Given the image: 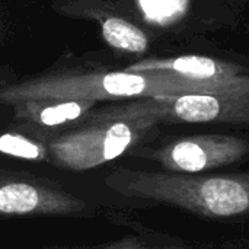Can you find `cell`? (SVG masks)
I'll list each match as a JSON object with an SVG mask.
<instances>
[{
    "label": "cell",
    "instance_id": "8fae6325",
    "mask_svg": "<svg viewBox=\"0 0 249 249\" xmlns=\"http://www.w3.org/2000/svg\"><path fill=\"white\" fill-rule=\"evenodd\" d=\"M0 152L22 158V159H29V160H36L41 159L44 152L42 149L32 143L31 140L18 136V134H3L0 136Z\"/></svg>",
    "mask_w": 249,
    "mask_h": 249
},
{
    "label": "cell",
    "instance_id": "ba28073f",
    "mask_svg": "<svg viewBox=\"0 0 249 249\" xmlns=\"http://www.w3.org/2000/svg\"><path fill=\"white\" fill-rule=\"evenodd\" d=\"M102 35L115 48L142 53L147 48V36L146 34L121 18H108L102 23Z\"/></svg>",
    "mask_w": 249,
    "mask_h": 249
},
{
    "label": "cell",
    "instance_id": "7a4b0ae2",
    "mask_svg": "<svg viewBox=\"0 0 249 249\" xmlns=\"http://www.w3.org/2000/svg\"><path fill=\"white\" fill-rule=\"evenodd\" d=\"M249 88V76L242 74L225 82H191L174 73L163 70H127L107 73L102 76H89L79 79L47 80L23 90L15 92V96L32 98H165L188 93L226 92Z\"/></svg>",
    "mask_w": 249,
    "mask_h": 249
},
{
    "label": "cell",
    "instance_id": "5b68a950",
    "mask_svg": "<svg viewBox=\"0 0 249 249\" xmlns=\"http://www.w3.org/2000/svg\"><path fill=\"white\" fill-rule=\"evenodd\" d=\"M86 209L83 200L60 187L25 179H0V216H70Z\"/></svg>",
    "mask_w": 249,
    "mask_h": 249
},
{
    "label": "cell",
    "instance_id": "3957f363",
    "mask_svg": "<svg viewBox=\"0 0 249 249\" xmlns=\"http://www.w3.org/2000/svg\"><path fill=\"white\" fill-rule=\"evenodd\" d=\"M163 117L160 99L146 98L111 112L98 127L55 140L51 144V153L67 169H92L125 153L162 123Z\"/></svg>",
    "mask_w": 249,
    "mask_h": 249
},
{
    "label": "cell",
    "instance_id": "4fadbf2b",
    "mask_svg": "<svg viewBox=\"0 0 249 249\" xmlns=\"http://www.w3.org/2000/svg\"><path fill=\"white\" fill-rule=\"evenodd\" d=\"M158 249H194L190 248V247H185V245H181V244H166V245H162Z\"/></svg>",
    "mask_w": 249,
    "mask_h": 249
},
{
    "label": "cell",
    "instance_id": "277c9868",
    "mask_svg": "<svg viewBox=\"0 0 249 249\" xmlns=\"http://www.w3.org/2000/svg\"><path fill=\"white\" fill-rule=\"evenodd\" d=\"M249 146L239 137L200 134L171 142L153 153V159L168 172L200 174L241 160Z\"/></svg>",
    "mask_w": 249,
    "mask_h": 249
},
{
    "label": "cell",
    "instance_id": "8992f818",
    "mask_svg": "<svg viewBox=\"0 0 249 249\" xmlns=\"http://www.w3.org/2000/svg\"><path fill=\"white\" fill-rule=\"evenodd\" d=\"M163 121L249 124V88L159 98Z\"/></svg>",
    "mask_w": 249,
    "mask_h": 249
},
{
    "label": "cell",
    "instance_id": "30bf717a",
    "mask_svg": "<svg viewBox=\"0 0 249 249\" xmlns=\"http://www.w3.org/2000/svg\"><path fill=\"white\" fill-rule=\"evenodd\" d=\"M139 3L147 19L163 23L179 16L187 0H139Z\"/></svg>",
    "mask_w": 249,
    "mask_h": 249
},
{
    "label": "cell",
    "instance_id": "7c38bea8",
    "mask_svg": "<svg viewBox=\"0 0 249 249\" xmlns=\"http://www.w3.org/2000/svg\"><path fill=\"white\" fill-rule=\"evenodd\" d=\"M86 249V248H82ZM98 249H149L146 248L144 245H142L140 242L137 241H124V242H118V244H112L109 247H105V248H98Z\"/></svg>",
    "mask_w": 249,
    "mask_h": 249
},
{
    "label": "cell",
    "instance_id": "9c48e42d",
    "mask_svg": "<svg viewBox=\"0 0 249 249\" xmlns=\"http://www.w3.org/2000/svg\"><path fill=\"white\" fill-rule=\"evenodd\" d=\"M86 108V102H79V101H66L60 102L53 107L44 108L38 118L39 121L47 125V127H54L64 124L67 121H73L82 115V112Z\"/></svg>",
    "mask_w": 249,
    "mask_h": 249
},
{
    "label": "cell",
    "instance_id": "52a82bcc",
    "mask_svg": "<svg viewBox=\"0 0 249 249\" xmlns=\"http://www.w3.org/2000/svg\"><path fill=\"white\" fill-rule=\"evenodd\" d=\"M130 70H163L191 82H225L242 76L245 69L229 61L207 55H181L174 58H152L133 66Z\"/></svg>",
    "mask_w": 249,
    "mask_h": 249
},
{
    "label": "cell",
    "instance_id": "6da1fadb",
    "mask_svg": "<svg viewBox=\"0 0 249 249\" xmlns=\"http://www.w3.org/2000/svg\"><path fill=\"white\" fill-rule=\"evenodd\" d=\"M107 187L120 196L166 204L190 213L226 219L249 213V172L200 175L120 171Z\"/></svg>",
    "mask_w": 249,
    "mask_h": 249
}]
</instances>
